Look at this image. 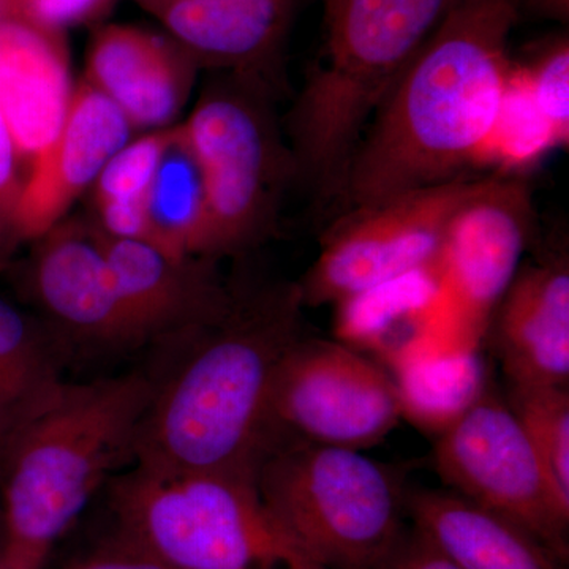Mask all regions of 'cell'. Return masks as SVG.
Instances as JSON below:
<instances>
[{
	"label": "cell",
	"instance_id": "obj_22",
	"mask_svg": "<svg viewBox=\"0 0 569 569\" xmlns=\"http://www.w3.org/2000/svg\"><path fill=\"white\" fill-rule=\"evenodd\" d=\"M146 211L153 247L174 258H203L208 198L203 171L181 123L174 126L153 176Z\"/></svg>",
	"mask_w": 569,
	"mask_h": 569
},
{
	"label": "cell",
	"instance_id": "obj_30",
	"mask_svg": "<svg viewBox=\"0 0 569 569\" xmlns=\"http://www.w3.org/2000/svg\"><path fill=\"white\" fill-rule=\"evenodd\" d=\"M377 569H462L422 537L417 529L402 537Z\"/></svg>",
	"mask_w": 569,
	"mask_h": 569
},
{
	"label": "cell",
	"instance_id": "obj_28",
	"mask_svg": "<svg viewBox=\"0 0 569 569\" xmlns=\"http://www.w3.org/2000/svg\"><path fill=\"white\" fill-rule=\"evenodd\" d=\"M116 0H3L2 18L43 31L66 33L70 28L102 20Z\"/></svg>",
	"mask_w": 569,
	"mask_h": 569
},
{
	"label": "cell",
	"instance_id": "obj_27",
	"mask_svg": "<svg viewBox=\"0 0 569 569\" xmlns=\"http://www.w3.org/2000/svg\"><path fill=\"white\" fill-rule=\"evenodd\" d=\"M24 183V164L0 112V271L13 263L18 250L24 246L20 231Z\"/></svg>",
	"mask_w": 569,
	"mask_h": 569
},
{
	"label": "cell",
	"instance_id": "obj_24",
	"mask_svg": "<svg viewBox=\"0 0 569 569\" xmlns=\"http://www.w3.org/2000/svg\"><path fill=\"white\" fill-rule=\"evenodd\" d=\"M556 146V133L535 103L522 69L512 63L496 129L486 149L485 167L497 164L500 173L522 174Z\"/></svg>",
	"mask_w": 569,
	"mask_h": 569
},
{
	"label": "cell",
	"instance_id": "obj_34",
	"mask_svg": "<svg viewBox=\"0 0 569 569\" xmlns=\"http://www.w3.org/2000/svg\"><path fill=\"white\" fill-rule=\"evenodd\" d=\"M2 7H3V0H0V20H2Z\"/></svg>",
	"mask_w": 569,
	"mask_h": 569
},
{
	"label": "cell",
	"instance_id": "obj_19",
	"mask_svg": "<svg viewBox=\"0 0 569 569\" xmlns=\"http://www.w3.org/2000/svg\"><path fill=\"white\" fill-rule=\"evenodd\" d=\"M413 527L462 569H560L519 523L452 490L406 493Z\"/></svg>",
	"mask_w": 569,
	"mask_h": 569
},
{
	"label": "cell",
	"instance_id": "obj_5",
	"mask_svg": "<svg viewBox=\"0 0 569 569\" xmlns=\"http://www.w3.org/2000/svg\"><path fill=\"white\" fill-rule=\"evenodd\" d=\"M254 485L288 537L325 569H377L406 531L399 481L356 449L277 438Z\"/></svg>",
	"mask_w": 569,
	"mask_h": 569
},
{
	"label": "cell",
	"instance_id": "obj_33",
	"mask_svg": "<svg viewBox=\"0 0 569 569\" xmlns=\"http://www.w3.org/2000/svg\"><path fill=\"white\" fill-rule=\"evenodd\" d=\"M44 560L32 559V557L14 556L10 553L9 569H43Z\"/></svg>",
	"mask_w": 569,
	"mask_h": 569
},
{
	"label": "cell",
	"instance_id": "obj_11",
	"mask_svg": "<svg viewBox=\"0 0 569 569\" xmlns=\"http://www.w3.org/2000/svg\"><path fill=\"white\" fill-rule=\"evenodd\" d=\"M29 277L67 346L130 351L149 342L116 288L91 217H66L37 239Z\"/></svg>",
	"mask_w": 569,
	"mask_h": 569
},
{
	"label": "cell",
	"instance_id": "obj_17",
	"mask_svg": "<svg viewBox=\"0 0 569 569\" xmlns=\"http://www.w3.org/2000/svg\"><path fill=\"white\" fill-rule=\"evenodd\" d=\"M73 91L66 33L2 18L0 112L26 174L58 137Z\"/></svg>",
	"mask_w": 569,
	"mask_h": 569
},
{
	"label": "cell",
	"instance_id": "obj_29",
	"mask_svg": "<svg viewBox=\"0 0 569 569\" xmlns=\"http://www.w3.org/2000/svg\"><path fill=\"white\" fill-rule=\"evenodd\" d=\"M67 569H174L148 550L112 533L91 552L71 561Z\"/></svg>",
	"mask_w": 569,
	"mask_h": 569
},
{
	"label": "cell",
	"instance_id": "obj_14",
	"mask_svg": "<svg viewBox=\"0 0 569 569\" xmlns=\"http://www.w3.org/2000/svg\"><path fill=\"white\" fill-rule=\"evenodd\" d=\"M132 133L133 127L104 93L86 80L74 86L58 137L26 174L20 204L24 244L66 219Z\"/></svg>",
	"mask_w": 569,
	"mask_h": 569
},
{
	"label": "cell",
	"instance_id": "obj_23",
	"mask_svg": "<svg viewBox=\"0 0 569 569\" xmlns=\"http://www.w3.org/2000/svg\"><path fill=\"white\" fill-rule=\"evenodd\" d=\"M508 406L529 438L557 507L569 518V392L511 385Z\"/></svg>",
	"mask_w": 569,
	"mask_h": 569
},
{
	"label": "cell",
	"instance_id": "obj_31",
	"mask_svg": "<svg viewBox=\"0 0 569 569\" xmlns=\"http://www.w3.org/2000/svg\"><path fill=\"white\" fill-rule=\"evenodd\" d=\"M520 9L546 20H553L568 24L569 0H522Z\"/></svg>",
	"mask_w": 569,
	"mask_h": 569
},
{
	"label": "cell",
	"instance_id": "obj_25",
	"mask_svg": "<svg viewBox=\"0 0 569 569\" xmlns=\"http://www.w3.org/2000/svg\"><path fill=\"white\" fill-rule=\"evenodd\" d=\"M174 126L130 140L114 153L92 186V208L104 204H146L153 176Z\"/></svg>",
	"mask_w": 569,
	"mask_h": 569
},
{
	"label": "cell",
	"instance_id": "obj_15",
	"mask_svg": "<svg viewBox=\"0 0 569 569\" xmlns=\"http://www.w3.org/2000/svg\"><path fill=\"white\" fill-rule=\"evenodd\" d=\"M200 70L167 33L132 24L99 26L82 80L111 100L133 130L173 126Z\"/></svg>",
	"mask_w": 569,
	"mask_h": 569
},
{
	"label": "cell",
	"instance_id": "obj_1",
	"mask_svg": "<svg viewBox=\"0 0 569 569\" xmlns=\"http://www.w3.org/2000/svg\"><path fill=\"white\" fill-rule=\"evenodd\" d=\"M522 0H458L373 112L336 213L477 174L503 102Z\"/></svg>",
	"mask_w": 569,
	"mask_h": 569
},
{
	"label": "cell",
	"instance_id": "obj_2",
	"mask_svg": "<svg viewBox=\"0 0 569 569\" xmlns=\"http://www.w3.org/2000/svg\"><path fill=\"white\" fill-rule=\"evenodd\" d=\"M298 283L234 290L217 323L187 337L156 380L133 466L160 473H253L274 443L271 395L280 362L305 336Z\"/></svg>",
	"mask_w": 569,
	"mask_h": 569
},
{
	"label": "cell",
	"instance_id": "obj_3",
	"mask_svg": "<svg viewBox=\"0 0 569 569\" xmlns=\"http://www.w3.org/2000/svg\"><path fill=\"white\" fill-rule=\"evenodd\" d=\"M156 389L144 372L62 381L0 452L10 553L47 560L96 493L134 463Z\"/></svg>",
	"mask_w": 569,
	"mask_h": 569
},
{
	"label": "cell",
	"instance_id": "obj_21",
	"mask_svg": "<svg viewBox=\"0 0 569 569\" xmlns=\"http://www.w3.org/2000/svg\"><path fill=\"white\" fill-rule=\"evenodd\" d=\"M402 418L440 436L485 395L488 370L479 350L433 348L391 373Z\"/></svg>",
	"mask_w": 569,
	"mask_h": 569
},
{
	"label": "cell",
	"instance_id": "obj_4",
	"mask_svg": "<svg viewBox=\"0 0 569 569\" xmlns=\"http://www.w3.org/2000/svg\"><path fill=\"white\" fill-rule=\"evenodd\" d=\"M107 488L114 533L174 569H325L277 522L253 473L132 466Z\"/></svg>",
	"mask_w": 569,
	"mask_h": 569
},
{
	"label": "cell",
	"instance_id": "obj_16",
	"mask_svg": "<svg viewBox=\"0 0 569 569\" xmlns=\"http://www.w3.org/2000/svg\"><path fill=\"white\" fill-rule=\"evenodd\" d=\"M489 331L509 383L568 388V253L520 266L493 310Z\"/></svg>",
	"mask_w": 569,
	"mask_h": 569
},
{
	"label": "cell",
	"instance_id": "obj_12",
	"mask_svg": "<svg viewBox=\"0 0 569 569\" xmlns=\"http://www.w3.org/2000/svg\"><path fill=\"white\" fill-rule=\"evenodd\" d=\"M198 69L249 74L282 89V62L302 0H137Z\"/></svg>",
	"mask_w": 569,
	"mask_h": 569
},
{
	"label": "cell",
	"instance_id": "obj_13",
	"mask_svg": "<svg viewBox=\"0 0 569 569\" xmlns=\"http://www.w3.org/2000/svg\"><path fill=\"white\" fill-rule=\"evenodd\" d=\"M93 228L116 288L149 342L197 335L230 309L234 290L222 282L213 261L174 258L148 242Z\"/></svg>",
	"mask_w": 569,
	"mask_h": 569
},
{
	"label": "cell",
	"instance_id": "obj_7",
	"mask_svg": "<svg viewBox=\"0 0 569 569\" xmlns=\"http://www.w3.org/2000/svg\"><path fill=\"white\" fill-rule=\"evenodd\" d=\"M479 178L462 176L337 213L298 282L302 305L339 306L436 264L449 220Z\"/></svg>",
	"mask_w": 569,
	"mask_h": 569
},
{
	"label": "cell",
	"instance_id": "obj_18",
	"mask_svg": "<svg viewBox=\"0 0 569 569\" xmlns=\"http://www.w3.org/2000/svg\"><path fill=\"white\" fill-rule=\"evenodd\" d=\"M337 340L380 359L389 373L449 340L436 264L337 306Z\"/></svg>",
	"mask_w": 569,
	"mask_h": 569
},
{
	"label": "cell",
	"instance_id": "obj_20",
	"mask_svg": "<svg viewBox=\"0 0 569 569\" xmlns=\"http://www.w3.org/2000/svg\"><path fill=\"white\" fill-rule=\"evenodd\" d=\"M66 353L48 321L0 298V452L61 387Z\"/></svg>",
	"mask_w": 569,
	"mask_h": 569
},
{
	"label": "cell",
	"instance_id": "obj_8",
	"mask_svg": "<svg viewBox=\"0 0 569 569\" xmlns=\"http://www.w3.org/2000/svg\"><path fill=\"white\" fill-rule=\"evenodd\" d=\"M400 419L391 373L340 340L302 336L280 362L271 395L276 440L362 451Z\"/></svg>",
	"mask_w": 569,
	"mask_h": 569
},
{
	"label": "cell",
	"instance_id": "obj_10",
	"mask_svg": "<svg viewBox=\"0 0 569 569\" xmlns=\"http://www.w3.org/2000/svg\"><path fill=\"white\" fill-rule=\"evenodd\" d=\"M433 459L449 490L519 523L567 563L569 518L518 418L492 389L437 437Z\"/></svg>",
	"mask_w": 569,
	"mask_h": 569
},
{
	"label": "cell",
	"instance_id": "obj_32",
	"mask_svg": "<svg viewBox=\"0 0 569 569\" xmlns=\"http://www.w3.org/2000/svg\"><path fill=\"white\" fill-rule=\"evenodd\" d=\"M10 568V542L7 533L6 518H3L2 505H0V569Z\"/></svg>",
	"mask_w": 569,
	"mask_h": 569
},
{
	"label": "cell",
	"instance_id": "obj_6",
	"mask_svg": "<svg viewBox=\"0 0 569 569\" xmlns=\"http://www.w3.org/2000/svg\"><path fill=\"white\" fill-rule=\"evenodd\" d=\"M277 89L249 74L216 71L181 122L203 171V258L247 252L274 231L296 168L276 112Z\"/></svg>",
	"mask_w": 569,
	"mask_h": 569
},
{
	"label": "cell",
	"instance_id": "obj_26",
	"mask_svg": "<svg viewBox=\"0 0 569 569\" xmlns=\"http://www.w3.org/2000/svg\"><path fill=\"white\" fill-rule=\"evenodd\" d=\"M535 103L552 127L559 146L569 140V43L568 37L539 48L529 63H522Z\"/></svg>",
	"mask_w": 569,
	"mask_h": 569
},
{
	"label": "cell",
	"instance_id": "obj_9",
	"mask_svg": "<svg viewBox=\"0 0 569 569\" xmlns=\"http://www.w3.org/2000/svg\"><path fill=\"white\" fill-rule=\"evenodd\" d=\"M537 224L526 178L500 171L481 176L449 220L436 269L449 328L463 347L479 350Z\"/></svg>",
	"mask_w": 569,
	"mask_h": 569
}]
</instances>
